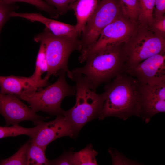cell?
Masks as SVG:
<instances>
[{"mask_svg":"<svg viewBox=\"0 0 165 165\" xmlns=\"http://www.w3.org/2000/svg\"><path fill=\"white\" fill-rule=\"evenodd\" d=\"M140 84L135 78L123 72L105 87V98L98 117L103 120L115 116L124 120L141 114Z\"/></svg>","mask_w":165,"mask_h":165,"instance_id":"1","label":"cell"},{"mask_svg":"<svg viewBox=\"0 0 165 165\" xmlns=\"http://www.w3.org/2000/svg\"><path fill=\"white\" fill-rule=\"evenodd\" d=\"M123 44L109 47L90 55L86 60L84 66L70 72L80 76L91 90H95L101 84L109 82L124 72L126 57Z\"/></svg>","mask_w":165,"mask_h":165,"instance_id":"2","label":"cell"},{"mask_svg":"<svg viewBox=\"0 0 165 165\" xmlns=\"http://www.w3.org/2000/svg\"><path fill=\"white\" fill-rule=\"evenodd\" d=\"M75 83L76 102L68 110H63L62 114L70 122L77 134L87 123L99 117L105 98L104 92L98 94L91 90L79 76L66 73Z\"/></svg>","mask_w":165,"mask_h":165,"instance_id":"3","label":"cell"},{"mask_svg":"<svg viewBox=\"0 0 165 165\" xmlns=\"http://www.w3.org/2000/svg\"><path fill=\"white\" fill-rule=\"evenodd\" d=\"M79 37L59 36L53 34L45 27L43 31L36 35L34 41L44 46L48 70L44 78L48 81L53 75L60 72L69 70L68 61L74 51L81 50L82 46Z\"/></svg>","mask_w":165,"mask_h":165,"instance_id":"4","label":"cell"},{"mask_svg":"<svg viewBox=\"0 0 165 165\" xmlns=\"http://www.w3.org/2000/svg\"><path fill=\"white\" fill-rule=\"evenodd\" d=\"M66 73L64 71L60 72L57 81L44 89L25 91L16 95L27 102L35 113L41 111L51 115H62L63 110L61 108L62 100L75 93V86H70L66 81Z\"/></svg>","mask_w":165,"mask_h":165,"instance_id":"5","label":"cell"},{"mask_svg":"<svg viewBox=\"0 0 165 165\" xmlns=\"http://www.w3.org/2000/svg\"><path fill=\"white\" fill-rule=\"evenodd\" d=\"M123 47L126 57L125 71L151 56L165 51V37L155 33L150 26L138 22Z\"/></svg>","mask_w":165,"mask_h":165,"instance_id":"6","label":"cell"},{"mask_svg":"<svg viewBox=\"0 0 165 165\" xmlns=\"http://www.w3.org/2000/svg\"><path fill=\"white\" fill-rule=\"evenodd\" d=\"M122 15L120 0H98L81 34L80 55L92 46L105 27Z\"/></svg>","mask_w":165,"mask_h":165,"instance_id":"7","label":"cell"},{"mask_svg":"<svg viewBox=\"0 0 165 165\" xmlns=\"http://www.w3.org/2000/svg\"><path fill=\"white\" fill-rule=\"evenodd\" d=\"M138 22L122 15L105 27L97 41L85 53L80 55L78 60L84 62L90 55L108 48L124 43L134 31Z\"/></svg>","mask_w":165,"mask_h":165,"instance_id":"8","label":"cell"},{"mask_svg":"<svg viewBox=\"0 0 165 165\" xmlns=\"http://www.w3.org/2000/svg\"><path fill=\"white\" fill-rule=\"evenodd\" d=\"M0 114L5 119L6 126L18 125L26 120L36 126L48 118L34 112L15 95L0 93Z\"/></svg>","mask_w":165,"mask_h":165,"instance_id":"9","label":"cell"},{"mask_svg":"<svg viewBox=\"0 0 165 165\" xmlns=\"http://www.w3.org/2000/svg\"><path fill=\"white\" fill-rule=\"evenodd\" d=\"M141 84L165 80V51L151 56L124 71Z\"/></svg>","mask_w":165,"mask_h":165,"instance_id":"10","label":"cell"},{"mask_svg":"<svg viewBox=\"0 0 165 165\" xmlns=\"http://www.w3.org/2000/svg\"><path fill=\"white\" fill-rule=\"evenodd\" d=\"M76 134L68 120L61 115L52 121L42 122L37 133L31 138V142L46 149L50 143L57 139L66 136L73 138Z\"/></svg>","mask_w":165,"mask_h":165,"instance_id":"11","label":"cell"},{"mask_svg":"<svg viewBox=\"0 0 165 165\" xmlns=\"http://www.w3.org/2000/svg\"><path fill=\"white\" fill-rule=\"evenodd\" d=\"M10 17H20L32 22H38L43 24L53 34L57 36L79 37L76 31L75 25L57 21L45 17L39 13H19L13 11Z\"/></svg>","mask_w":165,"mask_h":165,"instance_id":"12","label":"cell"},{"mask_svg":"<svg viewBox=\"0 0 165 165\" xmlns=\"http://www.w3.org/2000/svg\"><path fill=\"white\" fill-rule=\"evenodd\" d=\"M141 114L145 122L156 114L165 112V100L146 85L140 84Z\"/></svg>","mask_w":165,"mask_h":165,"instance_id":"13","label":"cell"},{"mask_svg":"<svg viewBox=\"0 0 165 165\" xmlns=\"http://www.w3.org/2000/svg\"><path fill=\"white\" fill-rule=\"evenodd\" d=\"M39 89L30 77L0 76V93L1 94L17 95L25 91Z\"/></svg>","mask_w":165,"mask_h":165,"instance_id":"14","label":"cell"},{"mask_svg":"<svg viewBox=\"0 0 165 165\" xmlns=\"http://www.w3.org/2000/svg\"><path fill=\"white\" fill-rule=\"evenodd\" d=\"M98 0H77L69 5V10H73L77 23L75 25L77 33L80 36L86 24L94 13Z\"/></svg>","mask_w":165,"mask_h":165,"instance_id":"15","label":"cell"},{"mask_svg":"<svg viewBox=\"0 0 165 165\" xmlns=\"http://www.w3.org/2000/svg\"><path fill=\"white\" fill-rule=\"evenodd\" d=\"M48 70L45 47L41 43L36 58L35 70L30 76L39 89L49 85L48 81L42 78V75L46 72L47 73Z\"/></svg>","mask_w":165,"mask_h":165,"instance_id":"16","label":"cell"},{"mask_svg":"<svg viewBox=\"0 0 165 165\" xmlns=\"http://www.w3.org/2000/svg\"><path fill=\"white\" fill-rule=\"evenodd\" d=\"M97 154V152L93 149L92 145H88L78 152H73V165H97L96 158Z\"/></svg>","mask_w":165,"mask_h":165,"instance_id":"17","label":"cell"},{"mask_svg":"<svg viewBox=\"0 0 165 165\" xmlns=\"http://www.w3.org/2000/svg\"><path fill=\"white\" fill-rule=\"evenodd\" d=\"M40 123L31 128H25L19 125L11 126H0V139L22 135H26L31 138H32L37 133L40 127Z\"/></svg>","mask_w":165,"mask_h":165,"instance_id":"18","label":"cell"},{"mask_svg":"<svg viewBox=\"0 0 165 165\" xmlns=\"http://www.w3.org/2000/svg\"><path fill=\"white\" fill-rule=\"evenodd\" d=\"M139 14L138 22L142 25L150 26L154 19L155 0H138Z\"/></svg>","mask_w":165,"mask_h":165,"instance_id":"19","label":"cell"},{"mask_svg":"<svg viewBox=\"0 0 165 165\" xmlns=\"http://www.w3.org/2000/svg\"><path fill=\"white\" fill-rule=\"evenodd\" d=\"M46 150L31 141L27 152L28 165H48L49 160L45 154Z\"/></svg>","mask_w":165,"mask_h":165,"instance_id":"20","label":"cell"},{"mask_svg":"<svg viewBox=\"0 0 165 165\" xmlns=\"http://www.w3.org/2000/svg\"><path fill=\"white\" fill-rule=\"evenodd\" d=\"M31 138L10 157L0 160V165H28L27 152Z\"/></svg>","mask_w":165,"mask_h":165,"instance_id":"21","label":"cell"},{"mask_svg":"<svg viewBox=\"0 0 165 165\" xmlns=\"http://www.w3.org/2000/svg\"><path fill=\"white\" fill-rule=\"evenodd\" d=\"M7 4H13L17 2H22L31 4L40 9L47 13L50 16L53 18H57L59 14L55 8L48 4L43 0H0Z\"/></svg>","mask_w":165,"mask_h":165,"instance_id":"22","label":"cell"},{"mask_svg":"<svg viewBox=\"0 0 165 165\" xmlns=\"http://www.w3.org/2000/svg\"><path fill=\"white\" fill-rule=\"evenodd\" d=\"M123 15L138 22L139 7L138 0H120Z\"/></svg>","mask_w":165,"mask_h":165,"instance_id":"23","label":"cell"},{"mask_svg":"<svg viewBox=\"0 0 165 165\" xmlns=\"http://www.w3.org/2000/svg\"><path fill=\"white\" fill-rule=\"evenodd\" d=\"M18 8L17 6L13 4H7L0 0V33L4 25L10 18V13Z\"/></svg>","mask_w":165,"mask_h":165,"instance_id":"24","label":"cell"},{"mask_svg":"<svg viewBox=\"0 0 165 165\" xmlns=\"http://www.w3.org/2000/svg\"><path fill=\"white\" fill-rule=\"evenodd\" d=\"M45 0L48 4L55 7L59 15H64L69 10V0Z\"/></svg>","mask_w":165,"mask_h":165,"instance_id":"25","label":"cell"},{"mask_svg":"<svg viewBox=\"0 0 165 165\" xmlns=\"http://www.w3.org/2000/svg\"><path fill=\"white\" fill-rule=\"evenodd\" d=\"M150 27L155 33L165 37V15L158 17H154Z\"/></svg>","mask_w":165,"mask_h":165,"instance_id":"26","label":"cell"},{"mask_svg":"<svg viewBox=\"0 0 165 165\" xmlns=\"http://www.w3.org/2000/svg\"><path fill=\"white\" fill-rule=\"evenodd\" d=\"M73 153L71 151L65 152L57 159L49 160L48 165H73Z\"/></svg>","mask_w":165,"mask_h":165,"instance_id":"27","label":"cell"},{"mask_svg":"<svg viewBox=\"0 0 165 165\" xmlns=\"http://www.w3.org/2000/svg\"><path fill=\"white\" fill-rule=\"evenodd\" d=\"M155 6L154 17H158L164 15L165 0H155Z\"/></svg>","mask_w":165,"mask_h":165,"instance_id":"28","label":"cell"},{"mask_svg":"<svg viewBox=\"0 0 165 165\" xmlns=\"http://www.w3.org/2000/svg\"><path fill=\"white\" fill-rule=\"evenodd\" d=\"M77 0H69V5L75 2Z\"/></svg>","mask_w":165,"mask_h":165,"instance_id":"29","label":"cell"}]
</instances>
